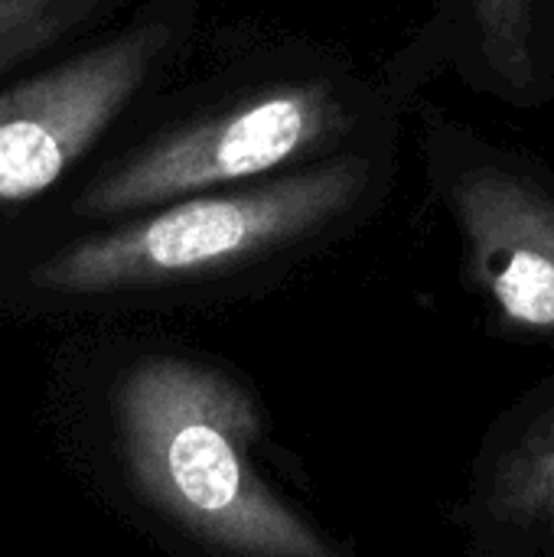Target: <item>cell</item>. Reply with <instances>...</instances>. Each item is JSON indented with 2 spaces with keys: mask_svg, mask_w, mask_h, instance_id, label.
Wrapping results in <instances>:
<instances>
[{
  "mask_svg": "<svg viewBox=\"0 0 554 557\" xmlns=\"http://www.w3.org/2000/svg\"><path fill=\"white\" fill-rule=\"evenodd\" d=\"M470 268L500 320L554 336V199L500 166L470 170L454 189Z\"/></svg>",
  "mask_w": 554,
  "mask_h": 557,
  "instance_id": "5",
  "label": "cell"
},
{
  "mask_svg": "<svg viewBox=\"0 0 554 557\" xmlns=\"http://www.w3.org/2000/svg\"><path fill=\"white\" fill-rule=\"evenodd\" d=\"M460 519L477 557H554V385L490 431Z\"/></svg>",
  "mask_w": 554,
  "mask_h": 557,
  "instance_id": "6",
  "label": "cell"
},
{
  "mask_svg": "<svg viewBox=\"0 0 554 557\" xmlns=\"http://www.w3.org/2000/svg\"><path fill=\"white\" fill-rule=\"evenodd\" d=\"M167 42L140 26L0 91V206L52 189L111 127Z\"/></svg>",
  "mask_w": 554,
  "mask_h": 557,
  "instance_id": "4",
  "label": "cell"
},
{
  "mask_svg": "<svg viewBox=\"0 0 554 557\" xmlns=\"http://www.w3.org/2000/svg\"><path fill=\"white\" fill-rule=\"evenodd\" d=\"M333 127L336 101L327 88H274L144 147L95 180L75 209L78 215H121L251 183L320 147Z\"/></svg>",
  "mask_w": 554,
  "mask_h": 557,
  "instance_id": "3",
  "label": "cell"
},
{
  "mask_svg": "<svg viewBox=\"0 0 554 557\" xmlns=\"http://www.w3.org/2000/svg\"><path fill=\"white\" fill-rule=\"evenodd\" d=\"M480 46L496 69L516 88L535 78L532 59V0H470Z\"/></svg>",
  "mask_w": 554,
  "mask_h": 557,
  "instance_id": "8",
  "label": "cell"
},
{
  "mask_svg": "<svg viewBox=\"0 0 554 557\" xmlns=\"http://www.w3.org/2000/svg\"><path fill=\"white\" fill-rule=\"evenodd\" d=\"M98 0H0V75L85 20Z\"/></svg>",
  "mask_w": 554,
  "mask_h": 557,
  "instance_id": "7",
  "label": "cell"
},
{
  "mask_svg": "<svg viewBox=\"0 0 554 557\" xmlns=\"http://www.w3.org/2000/svg\"><path fill=\"white\" fill-rule=\"evenodd\" d=\"M114 428L140 499L206 555L353 557L264 476V414L229 372L147 356L114 388Z\"/></svg>",
  "mask_w": 554,
  "mask_h": 557,
  "instance_id": "1",
  "label": "cell"
},
{
  "mask_svg": "<svg viewBox=\"0 0 554 557\" xmlns=\"http://www.w3.org/2000/svg\"><path fill=\"white\" fill-rule=\"evenodd\" d=\"M362 180L359 163L340 160L248 189L186 196L65 245L33 281L56 294H121L225 274L323 228L359 196Z\"/></svg>",
  "mask_w": 554,
  "mask_h": 557,
  "instance_id": "2",
  "label": "cell"
}]
</instances>
